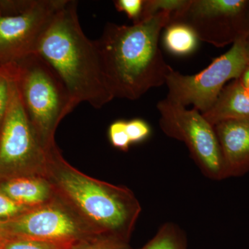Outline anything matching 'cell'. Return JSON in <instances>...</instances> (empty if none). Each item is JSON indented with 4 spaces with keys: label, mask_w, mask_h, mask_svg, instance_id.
I'll return each instance as SVG.
<instances>
[{
    "label": "cell",
    "mask_w": 249,
    "mask_h": 249,
    "mask_svg": "<svg viewBox=\"0 0 249 249\" xmlns=\"http://www.w3.org/2000/svg\"><path fill=\"white\" fill-rule=\"evenodd\" d=\"M11 63L31 125L44 148L52 150L57 125L78 104L58 73L39 54Z\"/></svg>",
    "instance_id": "277c9868"
},
{
    "label": "cell",
    "mask_w": 249,
    "mask_h": 249,
    "mask_svg": "<svg viewBox=\"0 0 249 249\" xmlns=\"http://www.w3.org/2000/svg\"><path fill=\"white\" fill-rule=\"evenodd\" d=\"M0 193V222H7L30 210Z\"/></svg>",
    "instance_id": "7402d4cb"
},
{
    "label": "cell",
    "mask_w": 249,
    "mask_h": 249,
    "mask_svg": "<svg viewBox=\"0 0 249 249\" xmlns=\"http://www.w3.org/2000/svg\"><path fill=\"white\" fill-rule=\"evenodd\" d=\"M249 65V53L242 37L231 48L199 73L183 75L173 68L167 76V99L183 107L193 106L201 114L211 109L229 80L239 79Z\"/></svg>",
    "instance_id": "5b68a950"
},
{
    "label": "cell",
    "mask_w": 249,
    "mask_h": 249,
    "mask_svg": "<svg viewBox=\"0 0 249 249\" xmlns=\"http://www.w3.org/2000/svg\"><path fill=\"white\" fill-rule=\"evenodd\" d=\"M220 145L225 178L249 170V122L227 121L214 126Z\"/></svg>",
    "instance_id": "8fae6325"
},
{
    "label": "cell",
    "mask_w": 249,
    "mask_h": 249,
    "mask_svg": "<svg viewBox=\"0 0 249 249\" xmlns=\"http://www.w3.org/2000/svg\"><path fill=\"white\" fill-rule=\"evenodd\" d=\"M52 192L47 180L34 175L0 181V193L30 209L48 203Z\"/></svg>",
    "instance_id": "4fadbf2b"
},
{
    "label": "cell",
    "mask_w": 249,
    "mask_h": 249,
    "mask_svg": "<svg viewBox=\"0 0 249 249\" xmlns=\"http://www.w3.org/2000/svg\"><path fill=\"white\" fill-rule=\"evenodd\" d=\"M239 80L245 89L249 91V65L246 67L245 71L242 73Z\"/></svg>",
    "instance_id": "d4e9b609"
},
{
    "label": "cell",
    "mask_w": 249,
    "mask_h": 249,
    "mask_svg": "<svg viewBox=\"0 0 249 249\" xmlns=\"http://www.w3.org/2000/svg\"><path fill=\"white\" fill-rule=\"evenodd\" d=\"M249 4V3H248ZM244 43L246 46L247 51L249 53V8L247 4V9H246L245 23H244V30L242 36H241Z\"/></svg>",
    "instance_id": "cb8c5ba5"
},
{
    "label": "cell",
    "mask_w": 249,
    "mask_h": 249,
    "mask_svg": "<svg viewBox=\"0 0 249 249\" xmlns=\"http://www.w3.org/2000/svg\"><path fill=\"white\" fill-rule=\"evenodd\" d=\"M1 65H1V64H0V67H1Z\"/></svg>",
    "instance_id": "4316f807"
},
{
    "label": "cell",
    "mask_w": 249,
    "mask_h": 249,
    "mask_svg": "<svg viewBox=\"0 0 249 249\" xmlns=\"http://www.w3.org/2000/svg\"><path fill=\"white\" fill-rule=\"evenodd\" d=\"M163 30V45L170 53L184 56L193 53L197 48L199 39L188 24L181 22H170Z\"/></svg>",
    "instance_id": "5bb4252c"
},
{
    "label": "cell",
    "mask_w": 249,
    "mask_h": 249,
    "mask_svg": "<svg viewBox=\"0 0 249 249\" xmlns=\"http://www.w3.org/2000/svg\"><path fill=\"white\" fill-rule=\"evenodd\" d=\"M213 126L227 121L249 122V91L236 79L224 87L209 111L202 114Z\"/></svg>",
    "instance_id": "7c38bea8"
},
{
    "label": "cell",
    "mask_w": 249,
    "mask_h": 249,
    "mask_svg": "<svg viewBox=\"0 0 249 249\" xmlns=\"http://www.w3.org/2000/svg\"><path fill=\"white\" fill-rule=\"evenodd\" d=\"M171 18L160 13L132 25L106 24L94 43L114 98L134 101L165 84L172 67L165 61L160 41Z\"/></svg>",
    "instance_id": "6da1fadb"
},
{
    "label": "cell",
    "mask_w": 249,
    "mask_h": 249,
    "mask_svg": "<svg viewBox=\"0 0 249 249\" xmlns=\"http://www.w3.org/2000/svg\"><path fill=\"white\" fill-rule=\"evenodd\" d=\"M5 240H6V239H5L4 236L3 235L2 232H1V229H0V247L2 245Z\"/></svg>",
    "instance_id": "484cf974"
},
{
    "label": "cell",
    "mask_w": 249,
    "mask_h": 249,
    "mask_svg": "<svg viewBox=\"0 0 249 249\" xmlns=\"http://www.w3.org/2000/svg\"><path fill=\"white\" fill-rule=\"evenodd\" d=\"M246 0H191L171 21L188 24L198 39L217 47L235 42L243 34Z\"/></svg>",
    "instance_id": "30bf717a"
},
{
    "label": "cell",
    "mask_w": 249,
    "mask_h": 249,
    "mask_svg": "<svg viewBox=\"0 0 249 249\" xmlns=\"http://www.w3.org/2000/svg\"><path fill=\"white\" fill-rule=\"evenodd\" d=\"M109 138L111 145L116 148L127 151L131 142L126 130V121L117 120L109 126Z\"/></svg>",
    "instance_id": "ffe728a7"
},
{
    "label": "cell",
    "mask_w": 249,
    "mask_h": 249,
    "mask_svg": "<svg viewBox=\"0 0 249 249\" xmlns=\"http://www.w3.org/2000/svg\"><path fill=\"white\" fill-rule=\"evenodd\" d=\"M190 3L191 0H145L140 22L160 13L171 14L172 21L183 12Z\"/></svg>",
    "instance_id": "2e32d148"
},
{
    "label": "cell",
    "mask_w": 249,
    "mask_h": 249,
    "mask_svg": "<svg viewBox=\"0 0 249 249\" xmlns=\"http://www.w3.org/2000/svg\"><path fill=\"white\" fill-rule=\"evenodd\" d=\"M72 245H73L11 237L4 241L0 249H69Z\"/></svg>",
    "instance_id": "ac0fdd59"
},
{
    "label": "cell",
    "mask_w": 249,
    "mask_h": 249,
    "mask_svg": "<svg viewBox=\"0 0 249 249\" xmlns=\"http://www.w3.org/2000/svg\"><path fill=\"white\" fill-rule=\"evenodd\" d=\"M0 229L5 239L18 237L69 245L98 235L85 227L71 211L54 203H47L0 222Z\"/></svg>",
    "instance_id": "ba28073f"
},
{
    "label": "cell",
    "mask_w": 249,
    "mask_h": 249,
    "mask_svg": "<svg viewBox=\"0 0 249 249\" xmlns=\"http://www.w3.org/2000/svg\"><path fill=\"white\" fill-rule=\"evenodd\" d=\"M77 5L67 0L44 33L36 53L58 73L78 104L86 102L100 109L114 97L94 41L80 27Z\"/></svg>",
    "instance_id": "7a4b0ae2"
},
{
    "label": "cell",
    "mask_w": 249,
    "mask_h": 249,
    "mask_svg": "<svg viewBox=\"0 0 249 249\" xmlns=\"http://www.w3.org/2000/svg\"><path fill=\"white\" fill-rule=\"evenodd\" d=\"M13 80V64L7 63L1 65L0 67V128L9 108Z\"/></svg>",
    "instance_id": "e0dca14e"
},
{
    "label": "cell",
    "mask_w": 249,
    "mask_h": 249,
    "mask_svg": "<svg viewBox=\"0 0 249 249\" xmlns=\"http://www.w3.org/2000/svg\"><path fill=\"white\" fill-rule=\"evenodd\" d=\"M145 0H116L114 1L116 9L127 15L133 24L140 22Z\"/></svg>",
    "instance_id": "603a6c76"
},
{
    "label": "cell",
    "mask_w": 249,
    "mask_h": 249,
    "mask_svg": "<svg viewBox=\"0 0 249 249\" xmlns=\"http://www.w3.org/2000/svg\"><path fill=\"white\" fill-rule=\"evenodd\" d=\"M185 232L176 224L168 222L162 225L153 238L140 249H187Z\"/></svg>",
    "instance_id": "9a60e30c"
},
{
    "label": "cell",
    "mask_w": 249,
    "mask_h": 249,
    "mask_svg": "<svg viewBox=\"0 0 249 249\" xmlns=\"http://www.w3.org/2000/svg\"><path fill=\"white\" fill-rule=\"evenodd\" d=\"M56 165L57 186L87 219L98 235L127 242L141 207L126 188L91 179L62 163L56 150L51 152Z\"/></svg>",
    "instance_id": "3957f363"
},
{
    "label": "cell",
    "mask_w": 249,
    "mask_h": 249,
    "mask_svg": "<svg viewBox=\"0 0 249 249\" xmlns=\"http://www.w3.org/2000/svg\"><path fill=\"white\" fill-rule=\"evenodd\" d=\"M69 249H131L127 242L107 237L98 235L80 241Z\"/></svg>",
    "instance_id": "d6986e66"
},
{
    "label": "cell",
    "mask_w": 249,
    "mask_h": 249,
    "mask_svg": "<svg viewBox=\"0 0 249 249\" xmlns=\"http://www.w3.org/2000/svg\"><path fill=\"white\" fill-rule=\"evenodd\" d=\"M160 126L165 135L184 142L192 159L204 176L213 180L225 178L224 161L214 127L201 112L161 100L157 105Z\"/></svg>",
    "instance_id": "8992f818"
},
{
    "label": "cell",
    "mask_w": 249,
    "mask_h": 249,
    "mask_svg": "<svg viewBox=\"0 0 249 249\" xmlns=\"http://www.w3.org/2000/svg\"><path fill=\"white\" fill-rule=\"evenodd\" d=\"M126 130L131 143H137L146 140L151 134V127L142 119L126 121Z\"/></svg>",
    "instance_id": "44dd1931"
},
{
    "label": "cell",
    "mask_w": 249,
    "mask_h": 249,
    "mask_svg": "<svg viewBox=\"0 0 249 249\" xmlns=\"http://www.w3.org/2000/svg\"><path fill=\"white\" fill-rule=\"evenodd\" d=\"M67 0H34L19 14L0 16V64L36 53L44 33Z\"/></svg>",
    "instance_id": "9c48e42d"
},
{
    "label": "cell",
    "mask_w": 249,
    "mask_h": 249,
    "mask_svg": "<svg viewBox=\"0 0 249 249\" xmlns=\"http://www.w3.org/2000/svg\"><path fill=\"white\" fill-rule=\"evenodd\" d=\"M48 163L25 109L14 76L7 112L0 128V181L33 175Z\"/></svg>",
    "instance_id": "52a82bcc"
}]
</instances>
